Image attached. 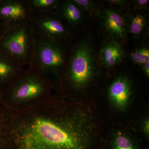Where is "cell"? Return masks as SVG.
<instances>
[{"label":"cell","mask_w":149,"mask_h":149,"mask_svg":"<svg viewBox=\"0 0 149 149\" xmlns=\"http://www.w3.org/2000/svg\"><path fill=\"white\" fill-rule=\"evenodd\" d=\"M61 101L8 117L9 135L20 149H89L101 136L97 116L88 104Z\"/></svg>","instance_id":"cell-1"},{"label":"cell","mask_w":149,"mask_h":149,"mask_svg":"<svg viewBox=\"0 0 149 149\" xmlns=\"http://www.w3.org/2000/svg\"><path fill=\"white\" fill-rule=\"evenodd\" d=\"M33 32L35 52L32 65L43 74L54 89H59L69 61L74 38L52 40Z\"/></svg>","instance_id":"cell-2"},{"label":"cell","mask_w":149,"mask_h":149,"mask_svg":"<svg viewBox=\"0 0 149 149\" xmlns=\"http://www.w3.org/2000/svg\"><path fill=\"white\" fill-rule=\"evenodd\" d=\"M95 46L91 39L73 40L72 49L60 88L65 92L82 90L92 82L97 72Z\"/></svg>","instance_id":"cell-3"},{"label":"cell","mask_w":149,"mask_h":149,"mask_svg":"<svg viewBox=\"0 0 149 149\" xmlns=\"http://www.w3.org/2000/svg\"><path fill=\"white\" fill-rule=\"evenodd\" d=\"M0 52L22 66L32 65L35 40L31 22L8 27L0 40Z\"/></svg>","instance_id":"cell-4"},{"label":"cell","mask_w":149,"mask_h":149,"mask_svg":"<svg viewBox=\"0 0 149 149\" xmlns=\"http://www.w3.org/2000/svg\"><path fill=\"white\" fill-rule=\"evenodd\" d=\"M53 88L43 74L31 65L24 68L3 91L2 97L19 101L28 100L48 96Z\"/></svg>","instance_id":"cell-5"},{"label":"cell","mask_w":149,"mask_h":149,"mask_svg":"<svg viewBox=\"0 0 149 149\" xmlns=\"http://www.w3.org/2000/svg\"><path fill=\"white\" fill-rule=\"evenodd\" d=\"M31 25L34 32L43 37L55 40L73 39V34L55 12L32 15Z\"/></svg>","instance_id":"cell-6"},{"label":"cell","mask_w":149,"mask_h":149,"mask_svg":"<svg viewBox=\"0 0 149 149\" xmlns=\"http://www.w3.org/2000/svg\"><path fill=\"white\" fill-rule=\"evenodd\" d=\"M27 0H0V22L8 27L31 22Z\"/></svg>","instance_id":"cell-7"},{"label":"cell","mask_w":149,"mask_h":149,"mask_svg":"<svg viewBox=\"0 0 149 149\" xmlns=\"http://www.w3.org/2000/svg\"><path fill=\"white\" fill-rule=\"evenodd\" d=\"M100 19L103 30L110 40L120 43L127 38L124 14L114 8L101 11Z\"/></svg>","instance_id":"cell-8"},{"label":"cell","mask_w":149,"mask_h":149,"mask_svg":"<svg viewBox=\"0 0 149 149\" xmlns=\"http://www.w3.org/2000/svg\"><path fill=\"white\" fill-rule=\"evenodd\" d=\"M127 35L136 40H144L149 35V21L145 10L127 11L124 14Z\"/></svg>","instance_id":"cell-9"},{"label":"cell","mask_w":149,"mask_h":149,"mask_svg":"<svg viewBox=\"0 0 149 149\" xmlns=\"http://www.w3.org/2000/svg\"><path fill=\"white\" fill-rule=\"evenodd\" d=\"M55 12L73 35L83 22L84 12L72 0L60 1Z\"/></svg>","instance_id":"cell-10"},{"label":"cell","mask_w":149,"mask_h":149,"mask_svg":"<svg viewBox=\"0 0 149 149\" xmlns=\"http://www.w3.org/2000/svg\"><path fill=\"white\" fill-rule=\"evenodd\" d=\"M125 56V52L120 43L108 39L102 46L98 58L102 65L109 68L122 63Z\"/></svg>","instance_id":"cell-11"},{"label":"cell","mask_w":149,"mask_h":149,"mask_svg":"<svg viewBox=\"0 0 149 149\" xmlns=\"http://www.w3.org/2000/svg\"><path fill=\"white\" fill-rule=\"evenodd\" d=\"M25 67L0 52V89L3 91Z\"/></svg>","instance_id":"cell-12"},{"label":"cell","mask_w":149,"mask_h":149,"mask_svg":"<svg viewBox=\"0 0 149 149\" xmlns=\"http://www.w3.org/2000/svg\"><path fill=\"white\" fill-rule=\"evenodd\" d=\"M130 85L126 77L120 76L111 83L109 89L110 97L117 106L124 107L130 95Z\"/></svg>","instance_id":"cell-13"},{"label":"cell","mask_w":149,"mask_h":149,"mask_svg":"<svg viewBox=\"0 0 149 149\" xmlns=\"http://www.w3.org/2000/svg\"><path fill=\"white\" fill-rule=\"evenodd\" d=\"M60 0H27L32 15L53 12L56 9Z\"/></svg>","instance_id":"cell-14"},{"label":"cell","mask_w":149,"mask_h":149,"mask_svg":"<svg viewBox=\"0 0 149 149\" xmlns=\"http://www.w3.org/2000/svg\"><path fill=\"white\" fill-rule=\"evenodd\" d=\"M130 58L134 63L142 65L149 61V48L144 46L136 49L130 54Z\"/></svg>","instance_id":"cell-15"},{"label":"cell","mask_w":149,"mask_h":149,"mask_svg":"<svg viewBox=\"0 0 149 149\" xmlns=\"http://www.w3.org/2000/svg\"><path fill=\"white\" fill-rule=\"evenodd\" d=\"M81 10L92 15L96 8L95 3L91 0H72Z\"/></svg>","instance_id":"cell-16"},{"label":"cell","mask_w":149,"mask_h":149,"mask_svg":"<svg viewBox=\"0 0 149 149\" xmlns=\"http://www.w3.org/2000/svg\"><path fill=\"white\" fill-rule=\"evenodd\" d=\"M115 149H134L130 140L122 134L118 135L115 141Z\"/></svg>","instance_id":"cell-17"},{"label":"cell","mask_w":149,"mask_h":149,"mask_svg":"<svg viewBox=\"0 0 149 149\" xmlns=\"http://www.w3.org/2000/svg\"><path fill=\"white\" fill-rule=\"evenodd\" d=\"M148 0H134L132 1L133 9L137 10H145L148 6Z\"/></svg>","instance_id":"cell-18"},{"label":"cell","mask_w":149,"mask_h":149,"mask_svg":"<svg viewBox=\"0 0 149 149\" xmlns=\"http://www.w3.org/2000/svg\"><path fill=\"white\" fill-rule=\"evenodd\" d=\"M106 2L109 6L119 8H124L128 6V1L125 0H107Z\"/></svg>","instance_id":"cell-19"},{"label":"cell","mask_w":149,"mask_h":149,"mask_svg":"<svg viewBox=\"0 0 149 149\" xmlns=\"http://www.w3.org/2000/svg\"><path fill=\"white\" fill-rule=\"evenodd\" d=\"M8 29V27L2 22H0V40Z\"/></svg>","instance_id":"cell-20"},{"label":"cell","mask_w":149,"mask_h":149,"mask_svg":"<svg viewBox=\"0 0 149 149\" xmlns=\"http://www.w3.org/2000/svg\"><path fill=\"white\" fill-rule=\"evenodd\" d=\"M142 69L146 74L147 76L149 77V61L147 62L142 65Z\"/></svg>","instance_id":"cell-21"},{"label":"cell","mask_w":149,"mask_h":149,"mask_svg":"<svg viewBox=\"0 0 149 149\" xmlns=\"http://www.w3.org/2000/svg\"><path fill=\"white\" fill-rule=\"evenodd\" d=\"M149 121H146V122L145 123V126H144V129H145V131L148 134L149 130Z\"/></svg>","instance_id":"cell-22"},{"label":"cell","mask_w":149,"mask_h":149,"mask_svg":"<svg viewBox=\"0 0 149 149\" xmlns=\"http://www.w3.org/2000/svg\"><path fill=\"white\" fill-rule=\"evenodd\" d=\"M3 92L0 89V99L2 97Z\"/></svg>","instance_id":"cell-23"}]
</instances>
